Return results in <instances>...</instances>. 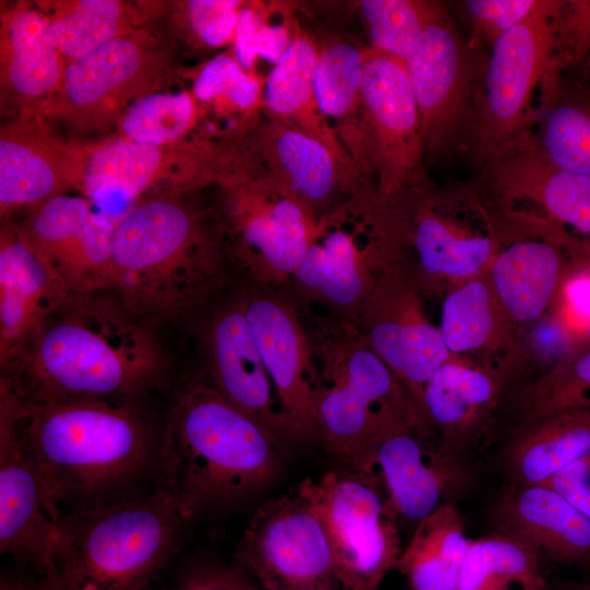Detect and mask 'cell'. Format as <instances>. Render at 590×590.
I'll return each mask as SVG.
<instances>
[{
    "mask_svg": "<svg viewBox=\"0 0 590 590\" xmlns=\"http://www.w3.org/2000/svg\"><path fill=\"white\" fill-rule=\"evenodd\" d=\"M382 205L396 258L409 247L416 255L404 262L421 291L446 293L486 273L499 248L487 210L467 187L410 188Z\"/></svg>",
    "mask_w": 590,
    "mask_h": 590,
    "instance_id": "obj_7",
    "label": "cell"
},
{
    "mask_svg": "<svg viewBox=\"0 0 590 590\" xmlns=\"http://www.w3.org/2000/svg\"><path fill=\"white\" fill-rule=\"evenodd\" d=\"M588 349H590V327L582 334L575 354Z\"/></svg>",
    "mask_w": 590,
    "mask_h": 590,
    "instance_id": "obj_51",
    "label": "cell"
},
{
    "mask_svg": "<svg viewBox=\"0 0 590 590\" xmlns=\"http://www.w3.org/2000/svg\"><path fill=\"white\" fill-rule=\"evenodd\" d=\"M569 263L559 246L544 238L498 248L487 279L518 340L550 311Z\"/></svg>",
    "mask_w": 590,
    "mask_h": 590,
    "instance_id": "obj_29",
    "label": "cell"
},
{
    "mask_svg": "<svg viewBox=\"0 0 590 590\" xmlns=\"http://www.w3.org/2000/svg\"><path fill=\"white\" fill-rule=\"evenodd\" d=\"M235 565L259 590H341L324 531L294 489L255 511Z\"/></svg>",
    "mask_w": 590,
    "mask_h": 590,
    "instance_id": "obj_11",
    "label": "cell"
},
{
    "mask_svg": "<svg viewBox=\"0 0 590 590\" xmlns=\"http://www.w3.org/2000/svg\"><path fill=\"white\" fill-rule=\"evenodd\" d=\"M281 449L208 380H198L178 391L163 423V488L190 523L266 486Z\"/></svg>",
    "mask_w": 590,
    "mask_h": 590,
    "instance_id": "obj_3",
    "label": "cell"
},
{
    "mask_svg": "<svg viewBox=\"0 0 590 590\" xmlns=\"http://www.w3.org/2000/svg\"><path fill=\"white\" fill-rule=\"evenodd\" d=\"M358 3L369 32V48L403 62L417 47L428 23L444 9L440 2L422 0Z\"/></svg>",
    "mask_w": 590,
    "mask_h": 590,
    "instance_id": "obj_39",
    "label": "cell"
},
{
    "mask_svg": "<svg viewBox=\"0 0 590 590\" xmlns=\"http://www.w3.org/2000/svg\"><path fill=\"white\" fill-rule=\"evenodd\" d=\"M590 519V455L555 474L546 483Z\"/></svg>",
    "mask_w": 590,
    "mask_h": 590,
    "instance_id": "obj_49",
    "label": "cell"
},
{
    "mask_svg": "<svg viewBox=\"0 0 590 590\" xmlns=\"http://www.w3.org/2000/svg\"><path fill=\"white\" fill-rule=\"evenodd\" d=\"M11 396L21 439L60 517L163 488V424L141 399L33 405Z\"/></svg>",
    "mask_w": 590,
    "mask_h": 590,
    "instance_id": "obj_1",
    "label": "cell"
},
{
    "mask_svg": "<svg viewBox=\"0 0 590 590\" xmlns=\"http://www.w3.org/2000/svg\"><path fill=\"white\" fill-rule=\"evenodd\" d=\"M36 110L23 111L1 128V215L27 211L76 188L84 148L69 145L49 131Z\"/></svg>",
    "mask_w": 590,
    "mask_h": 590,
    "instance_id": "obj_26",
    "label": "cell"
},
{
    "mask_svg": "<svg viewBox=\"0 0 590 590\" xmlns=\"http://www.w3.org/2000/svg\"><path fill=\"white\" fill-rule=\"evenodd\" d=\"M194 102L180 92L150 93L132 102L119 118L121 137L145 145H167L179 139L194 118Z\"/></svg>",
    "mask_w": 590,
    "mask_h": 590,
    "instance_id": "obj_40",
    "label": "cell"
},
{
    "mask_svg": "<svg viewBox=\"0 0 590 590\" xmlns=\"http://www.w3.org/2000/svg\"><path fill=\"white\" fill-rule=\"evenodd\" d=\"M564 1L539 0L533 12L492 45L479 103L476 157L484 165L539 117L536 88L553 94L558 21Z\"/></svg>",
    "mask_w": 590,
    "mask_h": 590,
    "instance_id": "obj_9",
    "label": "cell"
},
{
    "mask_svg": "<svg viewBox=\"0 0 590 590\" xmlns=\"http://www.w3.org/2000/svg\"><path fill=\"white\" fill-rule=\"evenodd\" d=\"M590 404V349L568 356L551 369L518 387L504 400L500 414L510 430L552 413Z\"/></svg>",
    "mask_w": 590,
    "mask_h": 590,
    "instance_id": "obj_37",
    "label": "cell"
},
{
    "mask_svg": "<svg viewBox=\"0 0 590 590\" xmlns=\"http://www.w3.org/2000/svg\"><path fill=\"white\" fill-rule=\"evenodd\" d=\"M542 130L534 135L556 166L590 176V105L550 104Z\"/></svg>",
    "mask_w": 590,
    "mask_h": 590,
    "instance_id": "obj_41",
    "label": "cell"
},
{
    "mask_svg": "<svg viewBox=\"0 0 590 590\" xmlns=\"http://www.w3.org/2000/svg\"><path fill=\"white\" fill-rule=\"evenodd\" d=\"M573 590H590V583H566Z\"/></svg>",
    "mask_w": 590,
    "mask_h": 590,
    "instance_id": "obj_52",
    "label": "cell"
},
{
    "mask_svg": "<svg viewBox=\"0 0 590 590\" xmlns=\"http://www.w3.org/2000/svg\"><path fill=\"white\" fill-rule=\"evenodd\" d=\"M172 590H259L236 565L198 562L178 575Z\"/></svg>",
    "mask_w": 590,
    "mask_h": 590,
    "instance_id": "obj_47",
    "label": "cell"
},
{
    "mask_svg": "<svg viewBox=\"0 0 590 590\" xmlns=\"http://www.w3.org/2000/svg\"><path fill=\"white\" fill-rule=\"evenodd\" d=\"M504 397L496 369L455 356L425 382L422 421L442 447L467 461L497 423Z\"/></svg>",
    "mask_w": 590,
    "mask_h": 590,
    "instance_id": "obj_23",
    "label": "cell"
},
{
    "mask_svg": "<svg viewBox=\"0 0 590 590\" xmlns=\"http://www.w3.org/2000/svg\"><path fill=\"white\" fill-rule=\"evenodd\" d=\"M362 97L377 198L426 187L418 110L404 62L367 48Z\"/></svg>",
    "mask_w": 590,
    "mask_h": 590,
    "instance_id": "obj_15",
    "label": "cell"
},
{
    "mask_svg": "<svg viewBox=\"0 0 590 590\" xmlns=\"http://www.w3.org/2000/svg\"><path fill=\"white\" fill-rule=\"evenodd\" d=\"M243 7L236 0H189L185 4L188 33L201 48H219L234 40Z\"/></svg>",
    "mask_w": 590,
    "mask_h": 590,
    "instance_id": "obj_44",
    "label": "cell"
},
{
    "mask_svg": "<svg viewBox=\"0 0 590 590\" xmlns=\"http://www.w3.org/2000/svg\"><path fill=\"white\" fill-rule=\"evenodd\" d=\"M74 295L17 225L0 237V364L2 371L25 353L46 321Z\"/></svg>",
    "mask_w": 590,
    "mask_h": 590,
    "instance_id": "obj_24",
    "label": "cell"
},
{
    "mask_svg": "<svg viewBox=\"0 0 590 590\" xmlns=\"http://www.w3.org/2000/svg\"><path fill=\"white\" fill-rule=\"evenodd\" d=\"M349 469L379 488L396 518L417 522L442 504L453 502L470 481L467 461L416 424L388 434Z\"/></svg>",
    "mask_w": 590,
    "mask_h": 590,
    "instance_id": "obj_16",
    "label": "cell"
},
{
    "mask_svg": "<svg viewBox=\"0 0 590 590\" xmlns=\"http://www.w3.org/2000/svg\"><path fill=\"white\" fill-rule=\"evenodd\" d=\"M293 489L324 531L341 590H378L403 550L379 488L349 469L304 479Z\"/></svg>",
    "mask_w": 590,
    "mask_h": 590,
    "instance_id": "obj_8",
    "label": "cell"
},
{
    "mask_svg": "<svg viewBox=\"0 0 590 590\" xmlns=\"http://www.w3.org/2000/svg\"><path fill=\"white\" fill-rule=\"evenodd\" d=\"M439 330L452 355L467 358L469 354L500 353L496 370L510 362L518 345V337L497 302L487 272L445 293Z\"/></svg>",
    "mask_w": 590,
    "mask_h": 590,
    "instance_id": "obj_33",
    "label": "cell"
},
{
    "mask_svg": "<svg viewBox=\"0 0 590 590\" xmlns=\"http://www.w3.org/2000/svg\"><path fill=\"white\" fill-rule=\"evenodd\" d=\"M227 223L234 253L252 279L272 286L293 278L317 231L303 204L243 172L227 177Z\"/></svg>",
    "mask_w": 590,
    "mask_h": 590,
    "instance_id": "obj_14",
    "label": "cell"
},
{
    "mask_svg": "<svg viewBox=\"0 0 590 590\" xmlns=\"http://www.w3.org/2000/svg\"><path fill=\"white\" fill-rule=\"evenodd\" d=\"M365 58L366 49L332 42L320 48L312 78L320 113L364 178L374 174L362 97Z\"/></svg>",
    "mask_w": 590,
    "mask_h": 590,
    "instance_id": "obj_32",
    "label": "cell"
},
{
    "mask_svg": "<svg viewBox=\"0 0 590 590\" xmlns=\"http://www.w3.org/2000/svg\"><path fill=\"white\" fill-rule=\"evenodd\" d=\"M188 523L164 488L62 516L43 590H144L179 550Z\"/></svg>",
    "mask_w": 590,
    "mask_h": 590,
    "instance_id": "obj_5",
    "label": "cell"
},
{
    "mask_svg": "<svg viewBox=\"0 0 590 590\" xmlns=\"http://www.w3.org/2000/svg\"><path fill=\"white\" fill-rule=\"evenodd\" d=\"M558 50L581 62L590 55V0L564 1L558 21Z\"/></svg>",
    "mask_w": 590,
    "mask_h": 590,
    "instance_id": "obj_48",
    "label": "cell"
},
{
    "mask_svg": "<svg viewBox=\"0 0 590 590\" xmlns=\"http://www.w3.org/2000/svg\"><path fill=\"white\" fill-rule=\"evenodd\" d=\"M319 51L308 35L295 34L266 80L262 106L267 117L304 131L350 158L316 102L312 78Z\"/></svg>",
    "mask_w": 590,
    "mask_h": 590,
    "instance_id": "obj_34",
    "label": "cell"
},
{
    "mask_svg": "<svg viewBox=\"0 0 590 590\" xmlns=\"http://www.w3.org/2000/svg\"><path fill=\"white\" fill-rule=\"evenodd\" d=\"M263 86L257 76L246 73L236 59L221 54L199 71L193 94L201 102L223 98L226 105L251 116L263 109Z\"/></svg>",
    "mask_w": 590,
    "mask_h": 590,
    "instance_id": "obj_42",
    "label": "cell"
},
{
    "mask_svg": "<svg viewBox=\"0 0 590 590\" xmlns=\"http://www.w3.org/2000/svg\"><path fill=\"white\" fill-rule=\"evenodd\" d=\"M546 563L534 548L499 532L472 539L457 590H546Z\"/></svg>",
    "mask_w": 590,
    "mask_h": 590,
    "instance_id": "obj_36",
    "label": "cell"
},
{
    "mask_svg": "<svg viewBox=\"0 0 590 590\" xmlns=\"http://www.w3.org/2000/svg\"><path fill=\"white\" fill-rule=\"evenodd\" d=\"M117 221L87 198L62 193L27 211L17 225L73 294L108 291Z\"/></svg>",
    "mask_w": 590,
    "mask_h": 590,
    "instance_id": "obj_19",
    "label": "cell"
},
{
    "mask_svg": "<svg viewBox=\"0 0 590 590\" xmlns=\"http://www.w3.org/2000/svg\"><path fill=\"white\" fill-rule=\"evenodd\" d=\"M221 259L217 240L188 205L145 198L116 223L108 291L138 317L170 314L216 285Z\"/></svg>",
    "mask_w": 590,
    "mask_h": 590,
    "instance_id": "obj_4",
    "label": "cell"
},
{
    "mask_svg": "<svg viewBox=\"0 0 590 590\" xmlns=\"http://www.w3.org/2000/svg\"><path fill=\"white\" fill-rule=\"evenodd\" d=\"M356 203L357 197L354 219L352 215L346 227L342 205L318 219L315 237L292 278L305 296L354 321L379 275L392 262L376 198L367 202L361 221L356 220Z\"/></svg>",
    "mask_w": 590,
    "mask_h": 590,
    "instance_id": "obj_12",
    "label": "cell"
},
{
    "mask_svg": "<svg viewBox=\"0 0 590 590\" xmlns=\"http://www.w3.org/2000/svg\"><path fill=\"white\" fill-rule=\"evenodd\" d=\"M329 338L318 375L317 432L327 451L349 468L388 434L411 424L425 426L355 324L346 321Z\"/></svg>",
    "mask_w": 590,
    "mask_h": 590,
    "instance_id": "obj_6",
    "label": "cell"
},
{
    "mask_svg": "<svg viewBox=\"0 0 590 590\" xmlns=\"http://www.w3.org/2000/svg\"><path fill=\"white\" fill-rule=\"evenodd\" d=\"M167 67L166 52L151 35L125 34L68 61L55 93L33 110L82 131L102 129L132 102L153 93Z\"/></svg>",
    "mask_w": 590,
    "mask_h": 590,
    "instance_id": "obj_10",
    "label": "cell"
},
{
    "mask_svg": "<svg viewBox=\"0 0 590 590\" xmlns=\"http://www.w3.org/2000/svg\"><path fill=\"white\" fill-rule=\"evenodd\" d=\"M193 150L145 145L123 137L84 148L76 185L83 197L117 222L163 181L181 179L173 172Z\"/></svg>",
    "mask_w": 590,
    "mask_h": 590,
    "instance_id": "obj_28",
    "label": "cell"
},
{
    "mask_svg": "<svg viewBox=\"0 0 590 590\" xmlns=\"http://www.w3.org/2000/svg\"><path fill=\"white\" fill-rule=\"evenodd\" d=\"M565 588H566V590H573V589L568 588L567 586H565Z\"/></svg>",
    "mask_w": 590,
    "mask_h": 590,
    "instance_id": "obj_54",
    "label": "cell"
},
{
    "mask_svg": "<svg viewBox=\"0 0 590 590\" xmlns=\"http://www.w3.org/2000/svg\"><path fill=\"white\" fill-rule=\"evenodd\" d=\"M503 451L509 483H546L590 455V404L562 410L510 430Z\"/></svg>",
    "mask_w": 590,
    "mask_h": 590,
    "instance_id": "obj_31",
    "label": "cell"
},
{
    "mask_svg": "<svg viewBox=\"0 0 590 590\" xmlns=\"http://www.w3.org/2000/svg\"><path fill=\"white\" fill-rule=\"evenodd\" d=\"M586 64H587V68L590 72V55L588 56L587 60H586Z\"/></svg>",
    "mask_w": 590,
    "mask_h": 590,
    "instance_id": "obj_53",
    "label": "cell"
},
{
    "mask_svg": "<svg viewBox=\"0 0 590 590\" xmlns=\"http://www.w3.org/2000/svg\"><path fill=\"white\" fill-rule=\"evenodd\" d=\"M471 541L456 500L445 503L417 522L398 569L411 590H457Z\"/></svg>",
    "mask_w": 590,
    "mask_h": 590,
    "instance_id": "obj_35",
    "label": "cell"
},
{
    "mask_svg": "<svg viewBox=\"0 0 590 590\" xmlns=\"http://www.w3.org/2000/svg\"><path fill=\"white\" fill-rule=\"evenodd\" d=\"M66 64V58L52 40L45 13L17 8L2 15L1 92L23 111L34 109L55 93Z\"/></svg>",
    "mask_w": 590,
    "mask_h": 590,
    "instance_id": "obj_30",
    "label": "cell"
},
{
    "mask_svg": "<svg viewBox=\"0 0 590 590\" xmlns=\"http://www.w3.org/2000/svg\"><path fill=\"white\" fill-rule=\"evenodd\" d=\"M209 378L216 391L261 425L284 449L299 441L264 367L243 298L212 320L208 333Z\"/></svg>",
    "mask_w": 590,
    "mask_h": 590,
    "instance_id": "obj_22",
    "label": "cell"
},
{
    "mask_svg": "<svg viewBox=\"0 0 590 590\" xmlns=\"http://www.w3.org/2000/svg\"><path fill=\"white\" fill-rule=\"evenodd\" d=\"M60 516L49 503L17 427L14 402L0 390V552L48 576L60 546Z\"/></svg>",
    "mask_w": 590,
    "mask_h": 590,
    "instance_id": "obj_18",
    "label": "cell"
},
{
    "mask_svg": "<svg viewBox=\"0 0 590 590\" xmlns=\"http://www.w3.org/2000/svg\"><path fill=\"white\" fill-rule=\"evenodd\" d=\"M0 590H43L40 578L33 579L22 574L4 573L0 578Z\"/></svg>",
    "mask_w": 590,
    "mask_h": 590,
    "instance_id": "obj_50",
    "label": "cell"
},
{
    "mask_svg": "<svg viewBox=\"0 0 590 590\" xmlns=\"http://www.w3.org/2000/svg\"><path fill=\"white\" fill-rule=\"evenodd\" d=\"M58 7L55 13L45 14L52 40L67 62L135 32V13L118 0H78Z\"/></svg>",
    "mask_w": 590,
    "mask_h": 590,
    "instance_id": "obj_38",
    "label": "cell"
},
{
    "mask_svg": "<svg viewBox=\"0 0 590 590\" xmlns=\"http://www.w3.org/2000/svg\"><path fill=\"white\" fill-rule=\"evenodd\" d=\"M113 295H72L43 326L1 384L24 404L142 399L162 384L160 349Z\"/></svg>",
    "mask_w": 590,
    "mask_h": 590,
    "instance_id": "obj_2",
    "label": "cell"
},
{
    "mask_svg": "<svg viewBox=\"0 0 590 590\" xmlns=\"http://www.w3.org/2000/svg\"><path fill=\"white\" fill-rule=\"evenodd\" d=\"M245 314L282 410L298 440L318 436L310 338L285 297L270 286L243 297Z\"/></svg>",
    "mask_w": 590,
    "mask_h": 590,
    "instance_id": "obj_20",
    "label": "cell"
},
{
    "mask_svg": "<svg viewBox=\"0 0 590 590\" xmlns=\"http://www.w3.org/2000/svg\"><path fill=\"white\" fill-rule=\"evenodd\" d=\"M550 310H553L580 341L590 327V257L574 259L569 263Z\"/></svg>",
    "mask_w": 590,
    "mask_h": 590,
    "instance_id": "obj_45",
    "label": "cell"
},
{
    "mask_svg": "<svg viewBox=\"0 0 590 590\" xmlns=\"http://www.w3.org/2000/svg\"><path fill=\"white\" fill-rule=\"evenodd\" d=\"M268 22L259 10L243 4L234 37L235 59L243 69L251 68L258 56L276 63L288 46L285 28Z\"/></svg>",
    "mask_w": 590,
    "mask_h": 590,
    "instance_id": "obj_43",
    "label": "cell"
},
{
    "mask_svg": "<svg viewBox=\"0 0 590 590\" xmlns=\"http://www.w3.org/2000/svg\"><path fill=\"white\" fill-rule=\"evenodd\" d=\"M484 166L488 187L502 204L531 202L550 220L590 237V176L553 164L531 130L499 149Z\"/></svg>",
    "mask_w": 590,
    "mask_h": 590,
    "instance_id": "obj_25",
    "label": "cell"
},
{
    "mask_svg": "<svg viewBox=\"0 0 590 590\" xmlns=\"http://www.w3.org/2000/svg\"><path fill=\"white\" fill-rule=\"evenodd\" d=\"M539 0L464 1L475 34L493 45L507 31L527 19Z\"/></svg>",
    "mask_w": 590,
    "mask_h": 590,
    "instance_id": "obj_46",
    "label": "cell"
},
{
    "mask_svg": "<svg viewBox=\"0 0 590 590\" xmlns=\"http://www.w3.org/2000/svg\"><path fill=\"white\" fill-rule=\"evenodd\" d=\"M420 292L410 268L402 260L392 261L379 275L355 326L398 378L424 425V385L456 355L448 351L439 328L425 316Z\"/></svg>",
    "mask_w": 590,
    "mask_h": 590,
    "instance_id": "obj_13",
    "label": "cell"
},
{
    "mask_svg": "<svg viewBox=\"0 0 590 590\" xmlns=\"http://www.w3.org/2000/svg\"><path fill=\"white\" fill-rule=\"evenodd\" d=\"M404 66L415 96L425 155L451 142L473 91L469 49L445 8L428 23Z\"/></svg>",
    "mask_w": 590,
    "mask_h": 590,
    "instance_id": "obj_21",
    "label": "cell"
},
{
    "mask_svg": "<svg viewBox=\"0 0 590 590\" xmlns=\"http://www.w3.org/2000/svg\"><path fill=\"white\" fill-rule=\"evenodd\" d=\"M491 522L547 562L590 567V519L546 484L509 483L492 506Z\"/></svg>",
    "mask_w": 590,
    "mask_h": 590,
    "instance_id": "obj_27",
    "label": "cell"
},
{
    "mask_svg": "<svg viewBox=\"0 0 590 590\" xmlns=\"http://www.w3.org/2000/svg\"><path fill=\"white\" fill-rule=\"evenodd\" d=\"M241 172L307 208L317 219L342 194L359 197L355 164L323 141L267 117L247 138Z\"/></svg>",
    "mask_w": 590,
    "mask_h": 590,
    "instance_id": "obj_17",
    "label": "cell"
}]
</instances>
